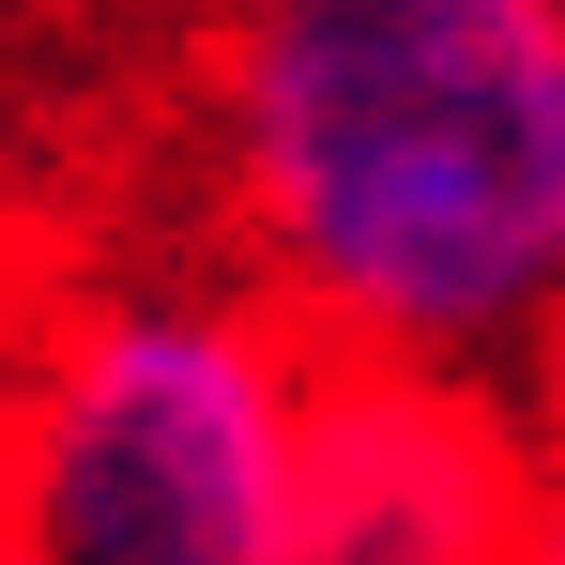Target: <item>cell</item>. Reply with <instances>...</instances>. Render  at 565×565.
<instances>
[{
  "instance_id": "6",
  "label": "cell",
  "mask_w": 565,
  "mask_h": 565,
  "mask_svg": "<svg viewBox=\"0 0 565 565\" xmlns=\"http://www.w3.org/2000/svg\"><path fill=\"white\" fill-rule=\"evenodd\" d=\"M0 565H31V551H15V535H0Z\"/></svg>"
},
{
  "instance_id": "4",
  "label": "cell",
  "mask_w": 565,
  "mask_h": 565,
  "mask_svg": "<svg viewBox=\"0 0 565 565\" xmlns=\"http://www.w3.org/2000/svg\"><path fill=\"white\" fill-rule=\"evenodd\" d=\"M520 565H565V459H551V504H535V551Z\"/></svg>"
},
{
  "instance_id": "5",
  "label": "cell",
  "mask_w": 565,
  "mask_h": 565,
  "mask_svg": "<svg viewBox=\"0 0 565 565\" xmlns=\"http://www.w3.org/2000/svg\"><path fill=\"white\" fill-rule=\"evenodd\" d=\"M551 397H565V337H551Z\"/></svg>"
},
{
  "instance_id": "2",
  "label": "cell",
  "mask_w": 565,
  "mask_h": 565,
  "mask_svg": "<svg viewBox=\"0 0 565 565\" xmlns=\"http://www.w3.org/2000/svg\"><path fill=\"white\" fill-rule=\"evenodd\" d=\"M306 382L321 337L290 306L276 321L199 290L93 306L0 444V535L31 565H276Z\"/></svg>"
},
{
  "instance_id": "1",
  "label": "cell",
  "mask_w": 565,
  "mask_h": 565,
  "mask_svg": "<svg viewBox=\"0 0 565 565\" xmlns=\"http://www.w3.org/2000/svg\"><path fill=\"white\" fill-rule=\"evenodd\" d=\"M214 153L321 352L520 367L565 337V0H230Z\"/></svg>"
},
{
  "instance_id": "3",
  "label": "cell",
  "mask_w": 565,
  "mask_h": 565,
  "mask_svg": "<svg viewBox=\"0 0 565 565\" xmlns=\"http://www.w3.org/2000/svg\"><path fill=\"white\" fill-rule=\"evenodd\" d=\"M535 504H551V459L520 444L489 367L321 352L276 565H520Z\"/></svg>"
}]
</instances>
